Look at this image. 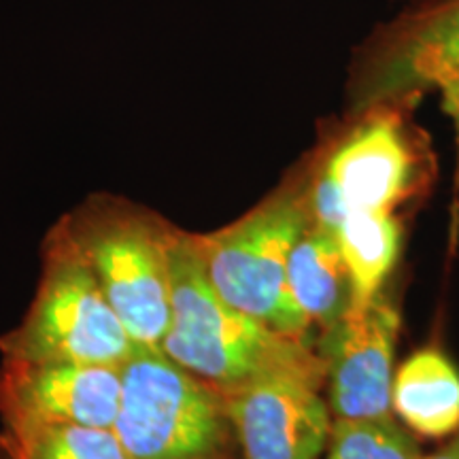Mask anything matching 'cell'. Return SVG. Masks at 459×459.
Returning a JSON list of instances; mask_svg holds the SVG:
<instances>
[{"label": "cell", "instance_id": "cell-5", "mask_svg": "<svg viewBox=\"0 0 459 459\" xmlns=\"http://www.w3.org/2000/svg\"><path fill=\"white\" fill-rule=\"evenodd\" d=\"M124 324L102 294L99 279L68 230L54 240L24 324L4 341L22 364L122 366L136 351Z\"/></svg>", "mask_w": 459, "mask_h": 459}, {"label": "cell", "instance_id": "cell-12", "mask_svg": "<svg viewBox=\"0 0 459 459\" xmlns=\"http://www.w3.org/2000/svg\"><path fill=\"white\" fill-rule=\"evenodd\" d=\"M392 409L415 434L445 438L459 429V372L436 349L411 355L394 375Z\"/></svg>", "mask_w": 459, "mask_h": 459}, {"label": "cell", "instance_id": "cell-11", "mask_svg": "<svg viewBox=\"0 0 459 459\" xmlns=\"http://www.w3.org/2000/svg\"><path fill=\"white\" fill-rule=\"evenodd\" d=\"M287 291L308 325L328 330L349 311L351 277L334 230L307 223L287 260Z\"/></svg>", "mask_w": 459, "mask_h": 459}, {"label": "cell", "instance_id": "cell-7", "mask_svg": "<svg viewBox=\"0 0 459 459\" xmlns=\"http://www.w3.org/2000/svg\"><path fill=\"white\" fill-rule=\"evenodd\" d=\"M440 90L459 117V0H415L366 39L351 68V111Z\"/></svg>", "mask_w": 459, "mask_h": 459}, {"label": "cell", "instance_id": "cell-14", "mask_svg": "<svg viewBox=\"0 0 459 459\" xmlns=\"http://www.w3.org/2000/svg\"><path fill=\"white\" fill-rule=\"evenodd\" d=\"M20 459H130L108 428L43 423L15 429Z\"/></svg>", "mask_w": 459, "mask_h": 459}, {"label": "cell", "instance_id": "cell-4", "mask_svg": "<svg viewBox=\"0 0 459 459\" xmlns=\"http://www.w3.org/2000/svg\"><path fill=\"white\" fill-rule=\"evenodd\" d=\"M119 372L122 400L113 432L130 459H209L226 451L230 421L220 389L162 347H136Z\"/></svg>", "mask_w": 459, "mask_h": 459}, {"label": "cell", "instance_id": "cell-13", "mask_svg": "<svg viewBox=\"0 0 459 459\" xmlns=\"http://www.w3.org/2000/svg\"><path fill=\"white\" fill-rule=\"evenodd\" d=\"M336 237L351 277V307H368L398 260V221L389 211H351L342 217Z\"/></svg>", "mask_w": 459, "mask_h": 459}, {"label": "cell", "instance_id": "cell-6", "mask_svg": "<svg viewBox=\"0 0 459 459\" xmlns=\"http://www.w3.org/2000/svg\"><path fill=\"white\" fill-rule=\"evenodd\" d=\"M71 230L111 308L139 347H160L170 325L172 230L132 206H96Z\"/></svg>", "mask_w": 459, "mask_h": 459}, {"label": "cell", "instance_id": "cell-1", "mask_svg": "<svg viewBox=\"0 0 459 459\" xmlns=\"http://www.w3.org/2000/svg\"><path fill=\"white\" fill-rule=\"evenodd\" d=\"M170 325L160 347L220 392L266 370L321 361L304 341L283 336L217 294L192 234L172 230Z\"/></svg>", "mask_w": 459, "mask_h": 459}, {"label": "cell", "instance_id": "cell-3", "mask_svg": "<svg viewBox=\"0 0 459 459\" xmlns=\"http://www.w3.org/2000/svg\"><path fill=\"white\" fill-rule=\"evenodd\" d=\"M400 100L358 111L355 122L334 136L307 169L311 221L338 230L351 211H389L421 179L423 153Z\"/></svg>", "mask_w": 459, "mask_h": 459}, {"label": "cell", "instance_id": "cell-15", "mask_svg": "<svg viewBox=\"0 0 459 459\" xmlns=\"http://www.w3.org/2000/svg\"><path fill=\"white\" fill-rule=\"evenodd\" d=\"M325 459H423V453L417 440L392 417H334Z\"/></svg>", "mask_w": 459, "mask_h": 459}, {"label": "cell", "instance_id": "cell-2", "mask_svg": "<svg viewBox=\"0 0 459 459\" xmlns=\"http://www.w3.org/2000/svg\"><path fill=\"white\" fill-rule=\"evenodd\" d=\"M308 221L304 170L238 221L206 237H194L217 294L238 311L296 341H304L311 325L287 291V260Z\"/></svg>", "mask_w": 459, "mask_h": 459}, {"label": "cell", "instance_id": "cell-18", "mask_svg": "<svg viewBox=\"0 0 459 459\" xmlns=\"http://www.w3.org/2000/svg\"><path fill=\"white\" fill-rule=\"evenodd\" d=\"M15 459H20V457H17V451H15Z\"/></svg>", "mask_w": 459, "mask_h": 459}, {"label": "cell", "instance_id": "cell-9", "mask_svg": "<svg viewBox=\"0 0 459 459\" xmlns=\"http://www.w3.org/2000/svg\"><path fill=\"white\" fill-rule=\"evenodd\" d=\"M400 315L383 291L368 307L349 311L325 330L328 406L338 419L392 417L394 351Z\"/></svg>", "mask_w": 459, "mask_h": 459}, {"label": "cell", "instance_id": "cell-16", "mask_svg": "<svg viewBox=\"0 0 459 459\" xmlns=\"http://www.w3.org/2000/svg\"><path fill=\"white\" fill-rule=\"evenodd\" d=\"M423 459H459V429L455 432V436H453L449 445H445L438 453H434V455H428Z\"/></svg>", "mask_w": 459, "mask_h": 459}, {"label": "cell", "instance_id": "cell-17", "mask_svg": "<svg viewBox=\"0 0 459 459\" xmlns=\"http://www.w3.org/2000/svg\"><path fill=\"white\" fill-rule=\"evenodd\" d=\"M209 459H226V457H223V453H221V455H215V457H209Z\"/></svg>", "mask_w": 459, "mask_h": 459}, {"label": "cell", "instance_id": "cell-8", "mask_svg": "<svg viewBox=\"0 0 459 459\" xmlns=\"http://www.w3.org/2000/svg\"><path fill=\"white\" fill-rule=\"evenodd\" d=\"M324 359L266 370L221 392L243 459H317L325 451L332 411L321 398Z\"/></svg>", "mask_w": 459, "mask_h": 459}, {"label": "cell", "instance_id": "cell-10", "mask_svg": "<svg viewBox=\"0 0 459 459\" xmlns=\"http://www.w3.org/2000/svg\"><path fill=\"white\" fill-rule=\"evenodd\" d=\"M4 400L13 429L43 423L113 429L122 400V372L117 366L11 361Z\"/></svg>", "mask_w": 459, "mask_h": 459}, {"label": "cell", "instance_id": "cell-19", "mask_svg": "<svg viewBox=\"0 0 459 459\" xmlns=\"http://www.w3.org/2000/svg\"><path fill=\"white\" fill-rule=\"evenodd\" d=\"M412 3H415V0H412Z\"/></svg>", "mask_w": 459, "mask_h": 459}]
</instances>
